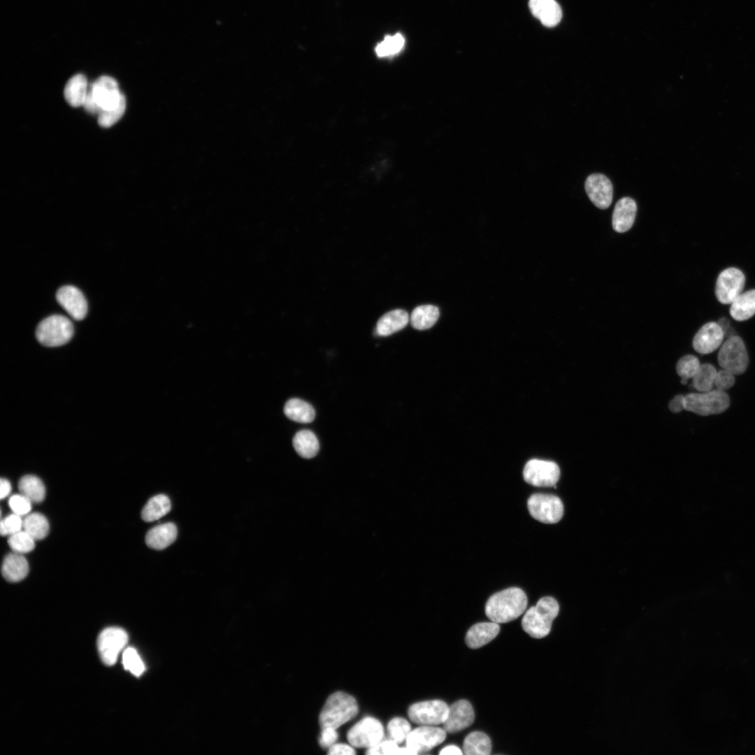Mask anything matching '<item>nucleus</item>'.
Segmentation results:
<instances>
[{
    "instance_id": "nucleus-1",
    "label": "nucleus",
    "mask_w": 755,
    "mask_h": 755,
    "mask_svg": "<svg viewBox=\"0 0 755 755\" xmlns=\"http://www.w3.org/2000/svg\"><path fill=\"white\" fill-rule=\"evenodd\" d=\"M527 603V596L522 589L508 588L489 598L485 605V614L494 622L507 623L522 614Z\"/></svg>"
},
{
    "instance_id": "nucleus-2",
    "label": "nucleus",
    "mask_w": 755,
    "mask_h": 755,
    "mask_svg": "<svg viewBox=\"0 0 755 755\" xmlns=\"http://www.w3.org/2000/svg\"><path fill=\"white\" fill-rule=\"evenodd\" d=\"M559 612V605L555 598L542 597L525 612L522 620V628L534 638H544L549 633Z\"/></svg>"
},
{
    "instance_id": "nucleus-3",
    "label": "nucleus",
    "mask_w": 755,
    "mask_h": 755,
    "mask_svg": "<svg viewBox=\"0 0 755 755\" xmlns=\"http://www.w3.org/2000/svg\"><path fill=\"white\" fill-rule=\"evenodd\" d=\"M359 707L355 698L343 691H336L326 699L319 716L321 728L339 726L356 717Z\"/></svg>"
},
{
    "instance_id": "nucleus-4",
    "label": "nucleus",
    "mask_w": 755,
    "mask_h": 755,
    "mask_svg": "<svg viewBox=\"0 0 755 755\" xmlns=\"http://www.w3.org/2000/svg\"><path fill=\"white\" fill-rule=\"evenodd\" d=\"M730 405V398L725 391L717 389L709 391L689 393L684 396V409L700 416L718 415Z\"/></svg>"
},
{
    "instance_id": "nucleus-5",
    "label": "nucleus",
    "mask_w": 755,
    "mask_h": 755,
    "mask_svg": "<svg viewBox=\"0 0 755 755\" xmlns=\"http://www.w3.org/2000/svg\"><path fill=\"white\" fill-rule=\"evenodd\" d=\"M73 335V326L70 319L60 315H51L38 325L36 336L39 343L48 347H57L68 343Z\"/></svg>"
},
{
    "instance_id": "nucleus-6",
    "label": "nucleus",
    "mask_w": 755,
    "mask_h": 755,
    "mask_svg": "<svg viewBox=\"0 0 755 755\" xmlns=\"http://www.w3.org/2000/svg\"><path fill=\"white\" fill-rule=\"evenodd\" d=\"M717 360L721 368L734 375L743 374L749 365V356L742 339L735 335L728 337L720 347Z\"/></svg>"
},
{
    "instance_id": "nucleus-7",
    "label": "nucleus",
    "mask_w": 755,
    "mask_h": 755,
    "mask_svg": "<svg viewBox=\"0 0 755 755\" xmlns=\"http://www.w3.org/2000/svg\"><path fill=\"white\" fill-rule=\"evenodd\" d=\"M531 516L544 524H556L563 515L561 500L553 494H534L527 501Z\"/></svg>"
},
{
    "instance_id": "nucleus-8",
    "label": "nucleus",
    "mask_w": 755,
    "mask_h": 755,
    "mask_svg": "<svg viewBox=\"0 0 755 755\" xmlns=\"http://www.w3.org/2000/svg\"><path fill=\"white\" fill-rule=\"evenodd\" d=\"M382 723L372 717H366L356 723L347 732V738L354 747L369 748L383 740Z\"/></svg>"
},
{
    "instance_id": "nucleus-9",
    "label": "nucleus",
    "mask_w": 755,
    "mask_h": 755,
    "mask_svg": "<svg viewBox=\"0 0 755 755\" xmlns=\"http://www.w3.org/2000/svg\"><path fill=\"white\" fill-rule=\"evenodd\" d=\"M127 632L118 627H108L99 634L97 647L101 661L107 666L114 665L127 642Z\"/></svg>"
},
{
    "instance_id": "nucleus-10",
    "label": "nucleus",
    "mask_w": 755,
    "mask_h": 755,
    "mask_svg": "<svg viewBox=\"0 0 755 755\" xmlns=\"http://www.w3.org/2000/svg\"><path fill=\"white\" fill-rule=\"evenodd\" d=\"M524 480L535 487H554L560 478V468L554 461L533 459L523 470Z\"/></svg>"
},
{
    "instance_id": "nucleus-11",
    "label": "nucleus",
    "mask_w": 755,
    "mask_h": 755,
    "mask_svg": "<svg viewBox=\"0 0 755 755\" xmlns=\"http://www.w3.org/2000/svg\"><path fill=\"white\" fill-rule=\"evenodd\" d=\"M449 706L443 700H431L411 705L408 710L410 719L419 725L436 726L445 721Z\"/></svg>"
},
{
    "instance_id": "nucleus-12",
    "label": "nucleus",
    "mask_w": 755,
    "mask_h": 755,
    "mask_svg": "<svg viewBox=\"0 0 755 755\" xmlns=\"http://www.w3.org/2000/svg\"><path fill=\"white\" fill-rule=\"evenodd\" d=\"M745 277L742 271L730 267L722 271L716 281L715 295L722 304H731L744 289Z\"/></svg>"
},
{
    "instance_id": "nucleus-13",
    "label": "nucleus",
    "mask_w": 755,
    "mask_h": 755,
    "mask_svg": "<svg viewBox=\"0 0 755 755\" xmlns=\"http://www.w3.org/2000/svg\"><path fill=\"white\" fill-rule=\"evenodd\" d=\"M446 734L444 728L422 725L410 732L405 740L406 746L415 754L424 753L442 743Z\"/></svg>"
},
{
    "instance_id": "nucleus-14",
    "label": "nucleus",
    "mask_w": 755,
    "mask_h": 755,
    "mask_svg": "<svg viewBox=\"0 0 755 755\" xmlns=\"http://www.w3.org/2000/svg\"><path fill=\"white\" fill-rule=\"evenodd\" d=\"M89 86L101 113L115 108L124 95L120 92L117 81L110 76H101Z\"/></svg>"
},
{
    "instance_id": "nucleus-15",
    "label": "nucleus",
    "mask_w": 755,
    "mask_h": 755,
    "mask_svg": "<svg viewBox=\"0 0 755 755\" xmlns=\"http://www.w3.org/2000/svg\"><path fill=\"white\" fill-rule=\"evenodd\" d=\"M585 191L591 201L600 209L607 208L613 197L611 181L601 173L589 175L584 184Z\"/></svg>"
},
{
    "instance_id": "nucleus-16",
    "label": "nucleus",
    "mask_w": 755,
    "mask_h": 755,
    "mask_svg": "<svg viewBox=\"0 0 755 755\" xmlns=\"http://www.w3.org/2000/svg\"><path fill=\"white\" fill-rule=\"evenodd\" d=\"M57 300L63 308L76 320L84 319L87 312V303L83 294L77 287L66 285L59 288Z\"/></svg>"
},
{
    "instance_id": "nucleus-17",
    "label": "nucleus",
    "mask_w": 755,
    "mask_h": 755,
    "mask_svg": "<svg viewBox=\"0 0 755 755\" xmlns=\"http://www.w3.org/2000/svg\"><path fill=\"white\" fill-rule=\"evenodd\" d=\"M724 333L718 324L710 322L697 331L693 339V347L698 353L710 354L718 349L723 343Z\"/></svg>"
},
{
    "instance_id": "nucleus-18",
    "label": "nucleus",
    "mask_w": 755,
    "mask_h": 755,
    "mask_svg": "<svg viewBox=\"0 0 755 755\" xmlns=\"http://www.w3.org/2000/svg\"><path fill=\"white\" fill-rule=\"evenodd\" d=\"M475 719L471 704L466 700H459L449 706L443 728L447 733H455L470 726Z\"/></svg>"
},
{
    "instance_id": "nucleus-19",
    "label": "nucleus",
    "mask_w": 755,
    "mask_h": 755,
    "mask_svg": "<svg viewBox=\"0 0 755 755\" xmlns=\"http://www.w3.org/2000/svg\"><path fill=\"white\" fill-rule=\"evenodd\" d=\"M637 213L635 201L630 197L619 199L614 208L612 224L613 229L618 233L628 231L632 226Z\"/></svg>"
},
{
    "instance_id": "nucleus-20",
    "label": "nucleus",
    "mask_w": 755,
    "mask_h": 755,
    "mask_svg": "<svg viewBox=\"0 0 755 755\" xmlns=\"http://www.w3.org/2000/svg\"><path fill=\"white\" fill-rule=\"evenodd\" d=\"M532 14L547 27L557 25L561 20L562 11L555 0H529Z\"/></svg>"
},
{
    "instance_id": "nucleus-21",
    "label": "nucleus",
    "mask_w": 755,
    "mask_h": 755,
    "mask_svg": "<svg viewBox=\"0 0 755 755\" xmlns=\"http://www.w3.org/2000/svg\"><path fill=\"white\" fill-rule=\"evenodd\" d=\"M499 631L498 624L494 621L475 624L466 633V643L470 648H480L494 640Z\"/></svg>"
},
{
    "instance_id": "nucleus-22",
    "label": "nucleus",
    "mask_w": 755,
    "mask_h": 755,
    "mask_svg": "<svg viewBox=\"0 0 755 755\" xmlns=\"http://www.w3.org/2000/svg\"><path fill=\"white\" fill-rule=\"evenodd\" d=\"M177 535L176 526L172 522H167L149 530L145 535V542L150 548L161 550L171 545Z\"/></svg>"
},
{
    "instance_id": "nucleus-23",
    "label": "nucleus",
    "mask_w": 755,
    "mask_h": 755,
    "mask_svg": "<svg viewBox=\"0 0 755 755\" xmlns=\"http://www.w3.org/2000/svg\"><path fill=\"white\" fill-rule=\"evenodd\" d=\"M29 573V564L22 554H7L2 562L1 574L8 582H17L24 579Z\"/></svg>"
},
{
    "instance_id": "nucleus-24",
    "label": "nucleus",
    "mask_w": 755,
    "mask_h": 755,
    "mask_svg": "<svg viewBox=\"0 0 755 755\" xmlns=\"http://www.w3.org/2000/svg\"><path fill=\"white\" fill-rule=\"evenodd\" d=\"M409 322L406 311L396 309L388 312L380 318L375 327V334L387 336L403 329Z\"/></svg>"
},
{
    "instance_id": "nucleus-25",
    "label": "nucleus",
    "mask_w": 755,
    "mask_h": 755,
    "mask_svg": "<svg viewBox=\"0 0 755 755\" xmlns=\"http://www.w3.org/2000/svg\"><path fill=\"white\" fill-rule=\"evenodd\" d=\"M730 315L736 321L742 322L755 315V289L742 292L731 303Z\"/></svg>"
},
{
    "instance_id": "nucleus-26",
    "label": "nucleus",
    "mask_w": 755,
    "mask_h": 755,
    "mask_svg": "<svg viewBox=\"0 0 755 755\" xmlns=\"http://www.w3.org/2000/svg\"><path fill=\"white\" fill-rule=\"evenodd\" d=\"M88 87L87 80L84 75L79 73L71 77L64 89L66 102L75 108L83 106Z\"/></svg>"
},
{
    "instance_id": "nucleus-27",
    "label": "nucleus",
    "mask_w": 755,
    "mask_h": 755,
    "mask_svg": "<svg viewBox=\"0 0 755 755\" xmlns=\"http://www.w3.org/2000/svg\"><path fill=\"white\" fill-rule=\"evenodd\" d=\"M171 508L169 498L158 494L150 498L141 511V518L146 522L156 521L166 515Z\"/></svg>"
},
{
    "instance_id": "nucleus-28",
    "label": "nucleus",
    "mask_w": 755,
    "mask_h": 755,
    "mask_svg": "<svg viewBox=\"0 0 755 755\" xmlns=\"http://www.w3.org/2000/svg\"><path fill=\"white\" fill-rule=\"evenodd\" d=\"M284 412L289 419L300 423H310L315 417L312 406L299 398L287 401L284 407Z\"/></svg>"
},
{
    "instance_id": "nucleus-29",
    "label": "nucleus",
    "mask_w": 755,
    "mask_h": 755,
    "mask_svg": "<svg viewBox=\"0 0 755 755\" xmlns=\"http://www.w3.org/2000/svg\"><path fill=\"white\" fill-rule=\"evenodd\" d=\"M292 443L298 454L305 459L314 457L319 449L316 436L310 430L297 432L293 438Z\"/></svg>"
},
{
    "instance_id": "nucleus-30",
    "label": "nucleus",
    "mask_w": 755,
    "mask_h": 755,
    "mask_svg": "<svg viewBox=\"0 0 755 755\" xmlns=\"http://www.w3.org/2000/svg\"><path fill=\"white\" fill-rule=\"evenodd\" d=\"M463 749L467 755H489L491 751V742L484 733L473 731L465 738Z\"/></svg>"
},
{
    "instance_id": "nucleus-31",
    "label": "nucleus",
    "mask_w": 755,
    "mask_h": 755,
    "mask_svg": "<svg viewBox=\"0 0 755 755\" xmlns=\"http://www.w3.org/2000/svg\"><path fill=\"white\" fill-rule=\"evenodd\" d=\"M439 310L432 305H423L415 308L410 316V323L417 330L431 328L439 317Z\"/></svg>"
},
{
    "instance_id": "nucleus-32",
    "label": "nucleus",
    "mask_w": 755,
    "mask_h": 755,
    "mask_svg": "<svg viewBox=\"0 0 755 755\" xmlns=\"http://www.w3.org/2000/svg\"><path fill=\"white\" fill-rule=\"evenodd\" d=\"M20 493L32 503H41L45 496V487L42 480L36 475H26L19 481Z\"/></svg>"
},
{
    "instance_id": "nucleus-33",
    "label": "nucleus",
    "mask_w": 755,
    "mask_h": 755,
    "mask_svg": "<svg viewBox=\"0 0 755 755\" xmlns=\"http://www.w3.org/2000/svg\"><path fill=\"white\" fill-rule=\"evenodd\" d=\"M23 529L35 540H42L48 534L50 526L43 515L34 512L27 514L23 519Z\"/></svg>"
},
{
    "instance_id": "nucleus-34",
    "label": "nucleus",
    "mask_w": 755,
    "mask_h": 755,
    "mask_svg": "<svg viewBox=\"0 0 755 755\" xmlns=\"http://www.w3.org/2000/svg\"><path fill=\"white\" fill-rule=\"evenodd\" d=\"M717 372L715 367L710 364H700L697 373L692 378L693 388L699 392L713 389Z\"/></svg>"
},
{
    "instance_id": "nucleus-35",
    "label": "nucleus",
    "mask_w": 755,
    "mask_h": 755,
    "mask_svg": "<svg viewBox=\"0 0 755 755\" xmlns=\"http://www.w3.org/2000/svg\"><path fill=\"white\" fill-rule=\"evenodd\" d=\"M404 43L405 39L399 33L394 36L387 35L382 41L378 43L375 50L379 57L393 56L402 50Z\"/></svg>"
},
{
    "instance_id": "nucleus-36",
    "label": "nucleus",
    "mask_w": 755,
    "mask_h": 755,
    "mask_svg": "<svg viewBox=\"0 0 755 755\" xmlns=\"http://www.w3.org/2000/svg\"><path fill=\"white\" fill-rule=\"evenodd\" d=\"M700 366V361L696 356L687 354L681 357L676 366L677 373L681 378V383L686 384L688 380L692 379Z\"/></svg>"
},
{
    "instance_id": "nucleus-37",
    "label": "nucleus",
    "mask_w": 755,
    "mask_h": 755,
    "mask_svg": "<svg viewBox=\"0 0 755 755\" xmlns=\"http://www.w3.org/2000/svg\"><path fill=\"white\" fill-rule=\"evenodd\" d=\"M35 539L24 529L10 535L8 545L14 552L28 553L35 547Z\"/></svg>"
},
{
    "instance_id": "nucleus-38",
    "label": "nucleus",
    "mask_w": 755,
    "mask_h": 755,
    "mask_svg": "<svg viewBox=\"0 0 755 755\" xmlns=\"http://www.w3.org/2000/svg\"><path fill=\"white\" fill-rule=\"evenodd\" d=\"M410 731V723L402 717H394L387 724V733L389 739L398 744L405 741Z\"/></svg>"
},
{
    "instance_id": "nucleus-39",
    "label": "nucleus",
    "mask_w": 755,
    "mask_h": 755,
    "mask_svg": "<svg viewBox=\"0 0 755 755\" xmlns=\"http://www.w3.org/2000/svg\"><path fill=\"white\" fill-rule=\"evenodd\" d=\"M366 754H415L409 747H399L395 741L389 739L382 740L377 745L369 747Z\"/></svg>"
},
{
    "instance_id": "nucleus-40",
    "label": "nucleus",
    "mask_w": 755,
    "mask_h": 755,
    "mask_svg": "<svg viewBox=\"0 0 755 755\" xmlns=\"http://www.w3.org/2000/svg\"><path fill=\"white\" fill-rule=\"evenodd\" d=\"M122 664L125 670L138 677L145 670V666L136 650L127 647L122 652Z\"/></svg>"
},
{
    "instance_id": "nucleus-41",
    "label": "nucleus",
    "mask_w": 755,
    "mask_h": 755,
    "mask_svg": "<svg viewBox=\"0 0 755 755\" xmlns=\"http://www.w3.org/2000/svg\"><path fill=\"white\" fill-rule=\"evenodd\" d=\"M126 108V99L123 95L119 105L114 109L102 111L98 115V123L102 127H110L123 115Z\"/></svg>"
},
{
    "instance_id": "nucleus-42",
    "label": "nucleus",
    "mask_w": 755,
    "mask_h": 755,
    "mask_svg": "<svg viewBox=\"0 0 755 755\" xmlns=\"http://www.w3.org/2000/svg\"><path fill=\"white\" fill-rule=\"evenodd\" d=\"M23 528V519L22 516L13 513L1 520L0 533L4 536L11 535Z\"/></svg>"
},
{
    "instance_id": "nucleus-43",
    "label": "nucleus",
    "mask_w": 755,
    "mask_h": 755,
    "mask_svg": "<svg viewBox=\"0 0 755 755\" xmlns=\"http://www.w3.org/2000/svg\"><path fill=\"white\" fill-rule=\"evenodd\" d=\"M31 501L24 495L14 494L8 500V505L13 513L20 516L27 515L31 509Z\"/></svg>"
},
{
    "instance_id": "nucleus-44",
    "label": "nucleus",
    "mask_w": 755,
    "mask_h": 755,
    "mask_svg": "<svg viewBox=\"0 0 755 755\" xmlns=\"http://www.w3.org/2000/svg\"><path fill=\"white\" fill-rule=\"evenodd\" d=\"M735 381V375L733 373L721 368L717 372L714 379V387L717 389L726 391L734 385Z\"/></svg>"
},
{
    "instance_id": "nucleus-45",
    "label": "nucleus",
    "mask_w": 755,
    "mask_h": 755,
    "mask_svg": "<svg viewBox=\"0 0 755 755\" xmlns=\"http://www.w3.org/2000/svg\"><path fill=\"white\" fill-rule=\"evenodd\" d=\"M338 738V734L336 728L331 727L322 728L321 734L319 738V745L322 748H329L336 743Z\"/></svg>"
},
{
    "instance_id": "nucleus-46",
    "label": "nucleus",
    "mask_w": 755,
    "mask_h": 755,
    "mask_svg": "<svg viewBox=\"0 0 755 755\" xmlns=\"http://www.w3.org/2000/svg\"><path fill=\"white\" fill-rule=\"evenodd\" d=\"M355 754L353 746L345 743H334L328 749V754L330 755H354Z\"/></svg>"
},
{
    "instance_id": "nucleus-47",
    "label": "nucleus",
    "mask_w": 755,
    "mask_h": 755,
    "mask_svg": "<svg viewBox=\"0 0 755 755\" xmlns=\"http://www.w3.org/2000/svg\"><path fill=\"white\" fill-rule=\"evenodd\" d=\"M84 108L86 111L92 114L99 115L101 110L95 101L90 86L88 87L87 95L83 103Z\"/></svg>"
},
{
    "instance_id": "nucleus-48",
    "label": "nucleus",
    "mask_w": 755,
    "mask_h": 755,
    "mask_svg": "<svg viewBox=\"0 0 755 755\" xmlns=\"http://www.w3.org/2000/svg\"><path fill=\"white\" fill-rule=\"evenodd\" d=\"M669 410L674 413L682 411L684 409V396H675L668 404Z\"/></svg>"
},
{
    "instance_id": "nucleus-49",
    "label": "nucleus",
    "mask_w": 755,
    "mask_h": 755,
    "mask_svg": "<svg viewBox=\"0 0 755 755\" xmlns=\"http://www.w3.org/2000/svg\"><path fill=\"white\" fill-rule=\"evenodd\" d=\"M0 498L1 499H3L10 494L11 490V485L8 480L5 478H1L0 480Z\"/></svg>"
},
{
    "instance_id": "nucleus-50",
    "label": "nucleus",
    "mask_w": 755,
    "mask_h": 755,
    "mask_svg": "<svg viewBox=\"0 0 755 755\" xmlns=\"http://www.w3.org/2000/svg\"><path fill=\"white\" fill-rule=\"evenodd\" d=\"M439 754H440V755H448V754L461 755V754H462V752L456 745H447V746L445 747L444 748H443L440 751Z\"/></svg>"
},
{
    "instance_id": "nucleus-51",
    "label": "nucleus",
    "mask_w": 755,
    "mask_h": 755,
    "mask_svg": "<svg viewBox=\"0 0 755 755\" xmlns=\"http://www.w3.org/2000/svg\"><path fill=\"white\" fill-rule=\"evenodd\" d=\"M718 324H719L720 325V326L721 327V329H722V330H723V331H724V336H725V333H726V331H729V328H730V323H729V321H728V319H727L726 318H725V317H723V318H721V319H720L719 320V322H718Z\"/></svg>"
}]
</instances>
